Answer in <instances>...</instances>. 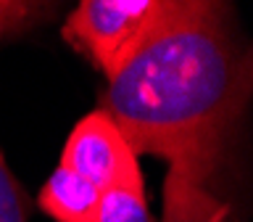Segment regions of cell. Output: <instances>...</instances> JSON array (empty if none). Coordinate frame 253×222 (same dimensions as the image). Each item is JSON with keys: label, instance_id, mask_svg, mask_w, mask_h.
<instances>
[{"label": "cell", "instance_id": "3", "mask_svg": "<svg viewBox=\"0 0 253 222\" xmlns=\"http://www.w3.org/2000/svg\"><path fill=\"white\" fill-rule=\"evenodd\" d=\"M61 166L92 182L100 193L145 190L137 154L126 143L116 122L100 109L74 124L61 151Z\"/></svg>", "mask_w": 253, "mask_h": 222}, {"label": "cell", "instance_id": "1", "mask_svg": "<svg viewBox=\"0 0 253 222\" xmlns=\"http://www.w3.org/2000/svg\"><path fill=\"white\" fill-rule=\"evenodd\" d=\"M253 101V40L224 3L171 0L158 27L108 79L103 109L134 154L209 182Z\"/></svg>", "mask_w": 253, "mask_h": 222}, {"label": "cell", "instance_id": "2", "mask_svg": "<svg viewBox=\"0 0 253 222\" xmlns=\"http://www.w3.org/2000/svg\"><path fill=\"white\" fill-rule=\"evenodd\" d=\"M169 5L171 0H82L63 24V40L111 79L158 27Z\"/></svg>", "mask_w": 253, "mask_h": 222}, {"label": "cell", "instance_id": "4", "mask_svg": "<svg viewBox=\"0 0 253 222\" xmlns=\"http://www.w3.org/2000/svg\"><path fill=\"white\" fill-rule=\"evenodd\" d=\"M161 222H229V206L211 193L209 182L179 166H169Z\"/></svg>", "mask_w": 253, "mask_h": 222}, {"label": "cell", "instance_id": "8", "mask_svg": "<svg viewBox=\"0 0 253 222\" xmlns=\"http://www.w3.org/2000/svg\"><path fill=\"white\" fill-rule=\"evenodd\" d=\"M0 222H29V198L0 151Z\"/></svg>", "mask_w": 253, "mask_h": 222}, {"label": "cell", "instance_id": "6", "mask_svg": "<svg viewBox=\"0 0 253 222\" xmlns=\"http://www.w3.org/2000/svg\"><path fill=\"white\" fill-rule=\"evenodd\" d=\"M50 3H27V0H0V43L27 35L37 24L53 16Z\"/></svg>", "mask_w": 253, "mask_h": 222}, {"label": "cell", "instance_id": "7", "mask_svg": "<svg viewBox=\"0 0 253 222\" xmlns=\"http://www.w3.org/2000/svg\"><path fill=\"white\" fill-rule=\"evenodd\" d=\"M98 222H156L145 190H106L100 196Z\"/></svg>", "mask_w": 253, "mask_h": 222}, {"label": "cell", "instance_id": "5", "mask_svg": "<svg viewBox=\"0 0 253 222\" xmlns=\"http://www.w3.org/2000/svg\"><path fill=\"white\" fill-rule=\"evenodd\" d=\"M100 190L66 166H55L40 188L37 204L55 222H98Z\"/></svg>", "mask_w": 253, "mask_h": 222}]
</instances>
